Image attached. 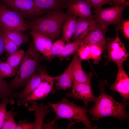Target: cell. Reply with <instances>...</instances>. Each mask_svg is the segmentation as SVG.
Wrapping results in <instances>:
<instances>
[{"mask_svg":"<svg viewBox=\"0 0 129 129\" xmlns=\"http://www.w3.org/2000/svg\"><path fill=\"white\" fill-rule=\"evenodd\" d=\"M97 24L94 18H77L75 30L71 38L72 41L83 40L95 28Z\"/></svg>","mask_w":129,"mask_h":129,"instance_id":"13","label":"cell"},{"mask_svg":"<svg viewBox=\"0 0 129 129\" xmlns=\"http://www.w3.org/2000/svg\"><path fill=\"white\" fill-rule=\"evenodd\" d=\"M14 11L22 15L29 16L39 15L43 11L36 5L33 0H1Z\"/></svg>","mask_w":129,"mask_h":129,"instance_id":"9","label":"cell"},{"mask_svg":"<svg viewBox=\"0 0 129 129\" xmlns=\"http://www.w3.org/2000/svg\"><path fill=\"white\" fill-rule=\"evenodd\" d=\"M72 61V85L91 81L93 73L91 72L86 73L84 71L81 66V61L77 53L75 54Z\"/></svg>","mask_w":129,"mask_h":129,"instance_id":"16","label":"cell"},{"mask_svg":"<svg viewBox=\"0 0 129 129\" xmlns=\"http://www.w3.org/2000/svg\"><path fill=\"white\" fill-rule=\"evenodd\" d=\"M30 103L31 104L30 106L25 105L27 107L28 110L30 111L35 112L34 115L36 117V119L34 121V129H42L44 117L50 111L47 105H44L43 103L39 105L35 100L26 103Z\"/></svg>","mask_w":129,"mask_h":129,"instance_id":"18","label":"cell"},{"mask_svg":"<svg viewBox=\"0 0 129 129\" xmlns=\"http://www.w3.org/2000/svg\"><path fill=\"white\" fill-rule=\"evenodd\" d=\"M77 16L69 14L62 27V40L67 43L70 42L75 30Z\"/></svg>","mask_w":129,"mask_h":129,"instance_id":"20","label":"cell"},{"mask_svg":"<svg viewBox=\"0 0 129 129\" xmlns=\"http://www.w3.org/2000/svg\"><path fill=\"white\" fill-rule=\"evenodd\" d=\"M41 80L40 70L38 71L32 77L23 91L20 93H15V97H18L17 101L26 99L36 89L39 84Z\"/></svg>","mask_w":129,"mask_h":129,"instance_id":"19","label":"cell"},{"mask_svg":"<svg viewBox=\"0 0 129 129\" xmlns=\"http://www.w3.org/2000/svg\"><path fill=\"white\" fill-rule=\"evenodd\" d=\"M65 0V1H66L67 0Z\"/></svg>","mask_w":129,"mask_h":129,"instance_id":"39","label":"cell"},{"mask_svg":"<svg viewBox=\"0 0 129 129\" xmlns=\"http://www.w3.org/2000/svg\"><path fill=\"white\" fill-rule=\"evenodd\" d=\"M0 98H1V94H0Z\"/></svg>","mask_w":129,"mask_h":129,"instance_id":"38","label":"cell"},{"mask_svg":"<svg viewBox=\"0 0 129 129\" xmlns=\"http://www.w3.org/2000/svg\"><path fill=\"white\" fill-rule=\"evenodd\" d=\"M77 53L81 61L89 60L91 59L90 47L88 44H83L77 51Z\"/></svg>","mask_w":129,"mask_h":129,"instance_id":"32","label":"cell"},{"mask_svg":"<svg viewBox=\"0 0 129 129\" xmlns=\"http://www.w3.org/2000/svg\"><path fill=\"white\" fill-rule=\"evenodd\" d=\"M65 5L68 13L83 18H94L91 7L86 0H69Z\"/></svg>","mask_w":129,"mask_h":129,"instance_id":"11","label":"cell"},{"mask_svg":"<svg viewBox=\"0 0 129 129\" xmlns=\"http://www.w3.org/2000/svg\"><path fill=\"white\" fill-rule=\"evenodd\" d=\"M18 70L17 67H13L7 62H2L0 59V75L4 79L15 76Z\"/></svg>","mask_w":129,"mask_h":129,"instance_id":"24","label":"cell"},{"mask_svg":"<svg viewBox=\"0 0 129 129\" xmlns=\"http://www.w3.org/2000/svg\"><path fill=\"white\" fill-rule=\"evenodd\" d=\"M91 81L72 85L71 90L66 93L69 97L82 100L85 105L89 102H95L97 97L94 95L91 89Z\"/></svg>","mask_w":129,"mask_h":129,"instance_id":"10","label":"cell"},{"mask_svg":"<svg viewBox=\"0 0 129 129\" xmlns=\"http://www.w3.org/2000/svg\"><path fill=\"white\" fill-rule=\"evenodd\" d=\"M83 44L82 40H80L72 42H69L64 47L61 53L57 57L60 60L68 57L73 54Z\"/></svg>","mask_w":129,"mask_h":129,"instance_id":"23","label":"cell"},{"mask_svg":"<svg viewBox=\"0 0 129 129\" xmlns=\"http://www.w3.org/2000/svg\"><path fill=\"white\" fill-rule=\"evenodd\" d=\"M65 45L64 42L62 40H58L53 43L50 54L48 59L59 55L63 51Z\"/></svg>","mask_w":129,"mask_h":129,"instance_id":"30","label":"cell"},{"mask_svg":"<svg viewBox=\"0 0 129 129\" xmlns=\"http://www.w3.org/2000/svg\"><path fill=\"white\" fill-rule=\"evenodd\" d=\"M30 34L37 49L48 59L53 45L52 41L48 37L38 32L32 30Z\"/></svg>","mask_w":129,"mask_h":129,"instance_id":"14","label":"cell"},{"mask_svg":"<svg viewBox=\"0 0 129 129\" xmlns=\"http://www.w3.org/2000/svg\"><path fill=\"white\" fill-rule=\"evenodd\" d=\"M120 29L122 30L123 34L127 39L129 38V20L123 21Z\"/></svg>","mask_w":129,"mask_h":129,"instance_id":"35","label":"cell"},{"mask_svg":"<svg viewBox=\"0 0 129 129\" xmlns=\"http://www.w3.org/2000/svg\"><path fill=\"white\" fill-rule=\"evenodd\" d=\"M72 67L71 61L64 73L62 75L56 76L55 80L56 81L55 88L52 92L53 94H54L57 90L65 91L71 88L73 80Z\"/></svg>","mask_w":129,"mask_h":129,"instance_id":"17","label":"cell"},{"mask_svg":"<svg viewBox=\"0 0 129 129\" xmlns=\"http://www.w3.org/2000/svg\"><path fill=\"white\" fill-rule=\"evenodd\" d=\"M88 45L90 48L91 59L94 60V63L97 64L101 59L102 54L104 49L97 45Z\"/></svg>","mask_w":129,"mask_h":129,"instance_id":"28","label":"cell"},{"mask_svg":"<svg viewBox=\"0 0 129 129\" xmlns=\"http://www.w3.org/2000/svg\"><path fill=\"white\" fill-rule=\"evenodd\" d=\"M0 93L1 98L3 99L6 98L11 99L14 97L15 93L11 89L8 83L0 75Z\"/></svg>","mask_w":129,"mask_h":129,"instance_id":"27","label":"cell"},{"mask_svg":"<svg viewBox=\"0 0 129 129\" xmlns=\"http://www.w3.org/2000/svg\"><path fill=\"white\" fill-rule=\"evenodd\" d=\"M100 88V94L94 104L87 109V112L92 116V119L97 121L107 117H114L120 120L128 119L129 115L125 110L127 103L119 102L107 94L103 84H101Z\"/></svg>","mask_w":129,"mask_h":129,"instance_id":"1","label":"cell"},{"mask_svg":"<svg viewBox=\"0 0 129 129\" xmlns=\"http://www.w3.org/2000/svg\"><path fill=\"white\" fill-rule=\"evenodd\" d=\"M118 28L119 27L117 26L116 30V37L106 46L108 52L107 57L108 62L113 61L117 65L123 64L129 56V53L127 52L124 44L119 38Z\"/></svg>","mask_w":129,"mask_h":129,"instance_id":"8","label":"cell"},{"mask_svg":"<svg viewBox=\"0 0 129 129\" xmlns=\"http://www.w3.org/2000/svg\"><path fill=\"white\" fill-rule=\"evenodd\" d=\"M25 54L23 49H18L8 56L6 59V62L12 66L17 67L22 60Z\"/></svg>","mask_w":129,"mask_h":129,"instance_id":"25","label":"cell"},{"mask_svg":"<svg viewBox=\"0 0 129 129\" xmlns=\"http://www.w3.org/2000/svg\"><path fill=\"white\" fill-rule=\"evenodd\" d=\"M91 7L97 8L102 7L106 4H109L112 6L115 5L112 0H86Z\"/></svg>","mask_w":129,"mask_h":129,"instance_id":"33","label":"cell"},{"mask_svg":"<svg viewBox=\"0 0 129 129\" xmlns=\"http://www.w3.org/2000/svg\"><path fill=\"white\" fill-rule=\"evenodd\" d=\"M37 6L43 10H61L64 0H33Z\"/></svg>","mask_w":129,"mask_h":129,"instance_id":"21","label":"cell"},{"mask_svg":"<svg viewBox=\"0 0 129 129\" xmlns=\"http://www.w3.org/2000/svg\"><path fill=\"white\" fill-rule=\"evenodd\" d=\"M2 37L5 51L9 55L19 49V47L2 32Z\"/></svg>","mask_w":129,"mask_h":129,"instance_id":"29","label":"cell"},{"mask_svg":"<svg viewBox=\"0 0 129 129\" xmlns=\"http://www.w3.org/2000/svg\"><path fill=\"white\" fill-rule=\"evenodd\" d=\"M40 70L41 80L39 84L27 98L17 101L18 105L24 104L30 101L44 98L53 91L54 84L56 76H51L44 69H41Z\"/></svg>","mask_w":129,"mask_h":129,"instance_id":"7","label":"cell"},{"mask_svg":"<svg viewBox=\"0 0 129 129\" xmlns=\"http://www.w3.org/2000/svg\"><path fill=\"white\" fill-rule=\"evenodd\" d=\"M2 32L0 27V57L5 51L3 41L2 37Z\"/></svg>","mask_w":129,"mask_h":129,"instance_id":"36","label":"cell"},{"mask_svg":"<svg viewBox=\"0 0 129 129\" xmlns=\"http://www.w3.org/2000/svg\"><path fill=\"white\" fill-rule=\"evenodd\" d=\"M69 14L61 10L51 11L34 20L30 25V28L54 41L59 36L63 25Z\"/></svg>","mask_w":129,"mask_h":129,"instance_id":"4","label":"cell"},{"mask_svg":"<svg viewBox=\"0 0 129 129\" xmlns=\"http://www.w3.org/2000/svg\"><path fill=\"white\" fill-rule=\"evenodd\" d=\"M117 66L118 70L116 79L110 88L119 93L124 102H125L129 98V78L123 68V64Z\"/></svg>","mask_w":129,"mask_h":129,"instance_id":"12","label":"cell"},{"mask_svg":"<svg viewBox=\"0 0 129 129\" xmlns=\"http://www.w3.org/2000/svg\"><path fill=\"white\" fill-rule=\"evenodd\" d=\"M0 27L8 31H23L30 28L23 16L12 11L4 4L0 3Z\"/></svg>","mask_w":129,"mask_h":129,"instance_id":"6","label":"cell"},{"mask_svg":"<svg viewBox=\"0 0 129 129\" xmlns=\"http://www.w3.org/2000/svg\"><path fill=\"white\" fill-rule=\"evenodd\" d=\"M34 122H28L26 120L20 121L17 124L16 129H33Z\"/></svg>","mask_w":129,"mask_h":129,"instance_id":"34","label":"cell"},{"mask_svg":"<svg viewBox=\"0 0 129 129\" xmlns=\"http://www.w3.org/2000/svg\"><path fill=\"white\" fill-rule=\"evenodd\" d=\"M1 29L2 33L19 47L22 45L28 43L29 41L28 38L22 31Z\"/></svg>","mask_w":129,"mask_h":129,"instance_id":"22","label":"cell"},{"mask_svg":"<svg viewBox=\"0 0 129 129\" xmlns=\"http://www.w3.org/2000/svg\"><path fill=\"white\" fill-rule=\"evenodd\" d=\"M107 30V27L102 26L97 23L95 28L82 40L83 43L97 45L104 49L107 44L105 34Z\"/></svg>","mask_w":129,"mask_h":129,"instance_id":"15","label":"cell"},{"mask_svg":"<svg viewBox=\"0 0 129 129\" xmlns=\"http://www.w3.org/2000/svg\"><path fill=\"white\" fill-rule=\"evenodd\" d=\"M48 104L56 114V118L52 120L54 122L60 119H65L69 121V127L76 122H81L87 129L97 128L92 125L85 107L78 106L64 97L57 103L49 102Z\"/></svg>","mask_w":129,"mask_h":129,"instance_id":"3","label":"cell"},{"mask_svg":"<svg viewBox=\"0 0 129 129\" xmlns=\"http://www.w3.org/2000/svg\"><path fill=\"white\" fill-rule=\"evenodd\" d=\"M14 101L9 98L3 99V101L0 103V129L3 125L4 119L7 112L6 107L8 104H12Z\"/></svg>","mask_w":129,"mask_h":129,"instance_id":"31","label":"cell"},{"mask_svg":"<svg viewBox=\"0 0 129 129\" xmlns=\"http://www.w3.org/2000/svg\"><path fill=\"white\" fill-rule=\"evenodd\" d=\"M112 0L116 5L123 4L127 1L126 0Z\"/></svg>","mask_w":129,"mask_h":129,"instance_id":"37","label":"cell"},{"mask_svg":"<svg viewBox=\"0 0 129 129\" xmlns=\"http://www.w3.org/2000/svg\"><path fill=\"white\" fill-rule=\"evenodd\" d=\"M17 114L13 110L7 112L5 118L1 129H15L17 126L14 118Z\"/></svg>","mask_w":129,"mask_h":129,"instance_id":"26","label":"cell"},{"mask_svg":"<svg viewBox=\"0 0 129 129\" xmlns=\"http://www.w3.org/2000/svg\"><path fill=\"white\" fill-rule=\"evenodd\" d=\"M41 59L33 43L30 42L16 76L8 83L12 91L26 86L38 71Z\"/></svg>","mask_w":129,"mask_h":129,"instance_id":"2","label":"cell"},{"mask_svg":"<svg viewBox=\"0 0 129 129\" xmlns=\"http://www.w3.org/2000/svg\"><path fill=\"white\" fill-rule=\"evenodd\" d=\"M129 2L103 8L102 7L94 8V18L97 23L100 25L107 27L108 25L116 24L121 28L123 22L122 14L125 8L129 5Z\"/></svg>","mask_w":129,"mask_h":129,"instance_id":"5","label":"cell"}]
</instances>
